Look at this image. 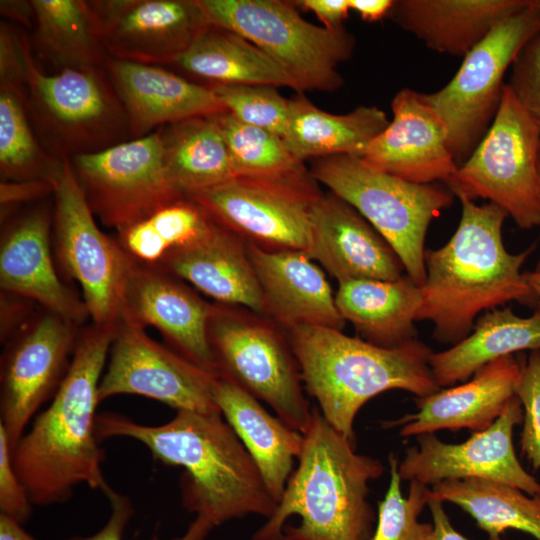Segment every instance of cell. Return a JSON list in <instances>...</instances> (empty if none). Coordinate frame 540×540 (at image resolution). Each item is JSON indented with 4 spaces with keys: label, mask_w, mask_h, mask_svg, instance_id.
<instances>
[{
    "label": "cell",
    "mask_w": 540,
    "mask_h": 540,
    "mask_svg": "<svg viewBox=\"0 0 540 540\" xmlns=\"http://www.w3.org/2000/svg\"><path fill=\"white\" fill-rule=\"evenodd\" d=\"M212 396L278 503L296 466L303 433L271 415L257 398L226 376L215 378Z\"/></svg>",
    "instance_id": "4316f807"
},
{
    "label": "cell",
    "mask_w": 540,
    "mask_h": 540,
    "mask_svg": "<svg viewBox=\"0 0 540 540\" xmlns=\"http://www.w3.org/2000/svg\"><path fill=\"white\" fill-rule=\"evenodd\" d=\"M427 506L430 509L435 530L434 540H469L453 527L442 501L430 496Z\"/></svg>",
    "instance_id": "7dc6e473"
},
{
    "label": "cell",
    "mask_w": 540,
    "mask_h": 540,
    "mask_svg": "<svg viewBox=\"0 0 540 540\" xmlns=\"http://www.w3.org/2000/svg\"><path fill=\"white\" fill-rule=\"evenodd\" d=\"M214 219L196 201L178 197L117 232V241L138 264L156 266L171 251L201 235Z\"/></svg>",
    "instance_id": "d590c367"
},
{
    "label": "cell",
    "mask_w": 540,
    "mask_h": 540,
    "mask_svg": "<svg viewBox=\"0 0 540 540\" xmlns=\"http://www.w3.org/2000/svg\"><path fill=\"white\" fill-rule=\"evenodd\" d=\"M338 283L348 280H396L405 271L387 240L350 204L322 194L311 215L306 253Z\"/></svg>",
    "instance_id": "7402d4cb"
},
{
    "label": "cell",
    "mask_w": 540,
    "mask_h": 540,
    "mask_svg": "<svg viewBox=\"0 0 540 540\" xmlns=\"http://www.w3.org/2000/svg\"><path fill=\"white\" fill-rule=\"evenodd\" d=\"M388 463L389 485L384 498L378 503L376 527L369 540H434L433 524L418 519L430 500V487L411 481L408 496L404 497L399 459L390 453Z\"/></svg>",
    "instance_id": "f35d334b"
},
{
    "label": "cell",
    "mask_w": 540,
    "mask_h": 540,
    "mask_svg": "<svg viewBox=\"0 0 540 540\" xmlns=\"http://www.w3.org/2000/svg\"><path fill=\"white\" fill-rule=\"evenodd\" d=\"M1 13L27 27H33L34 15L30 1H1Z\"/></svg>",
    "instance_id": "681fc988"
},
{
    "label": "cell",
    "mask_w": 540,
    "mask_h": 540,
    "mask_svg": "<svg viewBox=\"0 0 540 540\" xmlns=\"http://www.w3.org/2000/svg\"><path fill=\"white\" fill-rule=\"evenodd\" d=\"M393 0H349L351 10L356 11L365 21H378L389 15Z\"/></svg>",
    "instance_id": "c3c4849f"
},
{
    "label": "cell",
    "mask_w": 540,
    "mask_h": 540,
    "mask_svg": "<svg viewBox=\"0 0 540 540\" xmlns=\"http://www.w3.org/2000/svg\"><path fill=\"white\" fill-rule=\"evenodd\" d=\"M32 505L13 465L7 432L0 423V514L23 524L31 515Z\"/></svg>",
    "instance_id": "7bdbcfd3"
},
{
    "label": "cell",
    "mask_w": 540,
    "mask_h": 540,
    "mask_svg": "<svg viewBox=\"0 0 540 540\" xmlns=\"http://www.w3.org/2000/svg\"><path fill=\"white\" fill-rule=\"evenodd\" d=\"M109 57L174 64L209 26L198 0H95Z\"/></svg>",
    "instance_id": "ac0fdd59"
},
{
    "label": "cell",
    "mask_w": 540,
    "mask_h": 540,
    "mask_svg": "<svg viewBox=\"0 0 540 540\" xmlns=\"http://www.w3.org/2000/svg\"><path fill=\"white\" fill-rule=\"evenodd\" d=\"M458 199L456 231L442 247L425 252L426 279L417 315V321L433 323L434 339L452 345L472 332L482 311L511 301L540 305L521 272L535 245L510 253L502 238L506 211L491 202L477 205L465 196Z\"/></svg>",
    "instance_id": "3957f363"
},
{
    "label": "cell",
    "mask_w": 540,
    "mask_h": 540,
    "mask_svg": "<svg viewBox=\"0 0 540 540\" xmlns=\"http://www.w3.org/2000/svg\"><path fill=\"white\" fill-rule=\"evenodd\" d=\"M540 31V18L530 4L501 21L463 59L440 90L424 94L447 130L448 147L459 165L475 150L499 109L503 78L524 44Z\"/></svg>",
    "instance_id": "8fae6325"
},
{
    "label": "cell",
    "mask_w": 540,
    "mask_h": 540,
    "mask_svg": "<svg viewBox=\"0 0 540 540\" xmlns=\"http://www.w3.org/2000/svg\"><path fill=\"white\" fill-rule=\"evenodd\" d=\"M105 496L111 505V515L106 524L95 534L87 537H73L69 540H123V533L128 521L133 515L130 500L110 489ZM214 526L204 518L195 517L185 533L173 540H207ZM152 540H157L153 538Z\"/></svg>",
    "instance_id": "ee69618b"
},
{
    "label": "cell",
    "mask_w": 540,
    "mask_h": 540,
    "mask_svg": "<svg viewBox=\"0 0 540 540\" xmlns=\"http://www.w3.org/2000/svg\"><path fill=\"white\" fill-rule=\"evenodd\" d=\"M322 194L311 173L303 169L274 177L234 176L187 197L250 243L307 253L312 210Z\"/></svg>",
    "instance_id": "4fadbf2b"
},
{
    "label": "cell",
    "mask_w": 540,
    "mask_h": 540,
    "mask_svg": "<svg viewBox=\"0 0 540 540\" xmlns=\"http://www.w3.org/2000/svg\"><path fill=\"white\" fill-rule=\"evenodd\" d=\"M42 56L63 69L105 67L109 58L90 1L31 0Z\"/></svg>",
    "instance_id": "836d02e7"
},
{
    "label": "cell",
    "mask_w": 540,
    "mask_h": 540,
    "mask_svg": "<svg viewBox=\"0 0 540 540\" xmlns=\"http://www.w3.org/2000/svg\"><path fill=\"white\" fill-rule=\"evenodd\" d=\"M158 266L134 262L121 306L120 321L156 328L171 348L202 369L219 375L210 345L214 304Z\"/></svg>",
    "instance_id": "d6986e66"
},
{
    "label": "cell",
    "mask_w": 540,
    "mask_h": 540,
    "mask_svg": "<svg viewBox=\"0 0 540 540\" xmlns=\"http://www.w3.org/2000/svg\"><path fill=\"white\" fill-rule=\"evenodd\" d=\"M115 328L92 323L79 332L51 404L12 450L13 465L33 505L65 502L80 484L104 494L111 489L102 470L96 407Z\"/></svg>",
    "instance_id": "7a4b0ae2"
},
{
    "label": "cell",
    "mask_w": 540,
    "mask_h": 540,
    "mask_svg": "<svg viewBox=\"0 0 540 540\" xmlns=\"http://www.w3.org/2000/svg\"><path fill=\"white\" fill-rule=\"evenodd\" d=\"M210 24L247 39L278 63L294 90L331 92L343 85L339 65L355 47L344 28L306 21L293 2L281 0H198Z\"/></svg>",
    "instance_id": "ba28073f"
},
{
    "label": "cell",
    "mask_w": 540,
    "mask_h": 540,
    "mask_svg": "<svg viewBox=\"0 0 540 540\" xmlns=\"http://www.w3.org/2000/svg\"><path fill=\"white\" fill-rule=\"evenodd\" d=\"M286 331L305 390L327 422L355 444V418L373 397L390 390L425 397L441 389L430 367L433 351L418 338L386 348L329 327Z\"/></svg>",
    "instance_id": "5b68a950"
},
{
    "label": "cell",
    "mask_w": 540,
    "mask_h": 540,
    "mask_svg": "<svg viewBox=\"0 0 540 540\" xmlns=\"http://www.w3.org/2000/svg\"><path fill=\"white\" fill-rule=\"evenodd\" d=\"M0 540H36L19 522L0 514Z\"/></svg>",
    "instance_id": "f907efd6"
},
{
    "label": "cell",
    "mask_w": 540,
    "mask_h": 540,
    "mask_svg": "<svg viewBox=\"0 0 540 540\" xmlns=\"http://www.w3.org/2000/svg\"><path fill=\"white\" fill-rule=\"evenodd\" d=\"M105 69L126 111L132 139L171 123L225 111L210 86L158 65L109 57Z\"/></svg>",
    "instance_id": "d4e9b609"
},
{
    "label": "cell",
    "mask_w": 540,
    "mask_h": 540,
    "mask_svg": "<svg viewBox=\"0 0 540 540\" xmlns=\"http://www.w3.org/2000/svg\"><path fill=\"white\" fill-rule=\"evenodd\" d=\"M530 0H397L389 13L402 29L438 53L464 57Z\"/></svg>",
    "instance_id": "83f0119b"
},
{
    "label": "cell",
    "mask_w": 540,
    "mask_h": 540,
    "mask_svg": "<svg viewBox=\"0 0 540 540\" xmlns=\"http://www.w3.org/2000/svg\"><path fill=\"white\" fill-rule=\"evenodd\" d=\"M162 148L167 178L185 196L234 177L227 145L213 115L163 126Z\"/></svg>",
    "instance_id": "d6a6232c"
},
{
    "label": "cell",
    "mask_w": 540,
    "mask_h": 540,
    "mask_svg": "<svg viewBox=\"0 0 540 540\" xmlns=\"http://www.w3.org/2000/svg\"><path fill=\"white\" fill-rule=\"evenodd\" d=\"M62 160L49 155L39 143L26 112L25 94L0 88L1 181L53 182Z\"/></svg>",
    "instance_id": "8d00e7d4"
},
{
    "label": "cell",
    "mask_w": 540,
    "mask_h": 540,
    "mask_svg": "<svg viewBox=\"0 0 540 540\" xmlns=\"http://www.w3.org/2000/svg\"><path fill=\"white\" fill-rule=\"evenodd\" d=\"M53 214L41 205L9 224L1 236L0 285L3 291L35 301L78 326L90 317L82 298L60 279L53 263Z\"/></svg>",
    "instance_id": "44dd1931"
},
{
    "label": "cell",
    "mask_w": 540,
    "mask_h": 540,
    "mask_svg": "<svg viewBox=\"0 0 540 540\" xmlns=\"http://www.w3.org/2000/svg\"><path fill=\"white\" fill-rule=\"evenodd\" d=\"M263 295L265 314L286 330L321 326L343 330L335 294L321 268L303 251L247 243Z\"/></svg>",
    "instance_id": "cb8c5ba5"
},
{
    "label": "cell",
    "mask_w": 540,
    "mask_h": 540,
    "mask_svg": "<svg viewBox=\"0 0 540 540\" xmlns=\"http://www.w3.org/2000/svg\"><path fill=\"white\" fill-rule=\"evenodd\" d=\"M389 122L386 113L376 106H359L347 114L336 115L321 110L299 94L290 99L283 140L301 162L333 155L360 157Z\"/></svg>",
    "instance_id": "4dcf8cb0"
},
{
    "label": "cell",
    "mask_w": 540,
    "mask_h": 540,
    "mask_svg": "<svg viewBox=\"0 0 540 540\" xmlns=\"http://www.w3.org/2000/svg\"><path fill=\"white\" fill-rule=\"evenodd\" d=\"M79 331L46 311L9 343L1 361L0 423L13 450L34 414L59 389Z\"/></svg>",
    "instance_id": "e0dca14e"
},
{
    "label": "cell",
    "mask_w": 540,
    "mask_h": 540,
    "mask_svg": "<svg viewBox=\"0 0 540 540\" xmlns=\"http://www.w3.org/2000/svg\"><path fill=\"white\" fill-rule=\"evenodd\" d=\"M507 84L520 104L540 121V31L518 52Z\"/></svg>",
    "instance_id": "b9f144b4"
},
{
    "label": "cell",
    "mask_w": 540,
    "mask_h": 540,
    "mask_svg": "<svg viewBox=\"0 0 540 540\" xmlns=\"http://www.w3.org/2000/svg\"><path fill=\"white\" fill-rule=\"evenodd\" d=\"M446 185L498 205L522 229L540 226V121L507 83L492 124Z\"/></svg>",
    "instance_id": "9c48e42d"
},
{
    "label": "cell",
    "mask_w": 540,
    "mask_h": 540,
    "mask_svg": "<svg viewBox=\"0 0 540 540\" xmlns=\"http://www.w3.org/2000/svg\"><path fill=\"white\" fill-rule=\"evenodd\" d=\"M226 111L240 121L266 129L283 138L290 110V99L275 87L257 85H211Z\"/></svg>",
    "instance_id": "ab89813d"
},
{
    "label": "cell",
    "mask_w": 540,
    "mask_h": 540,
    "mask_svg": "<svg viewBox=\"0 0 540 540\" xmlns=\"http://www.w3.org/2000/svg\"><path fill=\"white\" fill-rule=\"evenodd\" d=\"M516 396L523 408L520 446L534 470L540 469V350L522 360Z\"/></svg>",
    "instance_id": "60d3db41"
},
{
    "label": "cell",
    "mask_w": 540,
    "mask_h": 540,
    "mask_svg": "<svg viewBox=\"0 0 540 540\" xmlns=\"http://www.w3.org/2000/svg\"><path fill=\"white\" fill-rule=\"evenodd\" d=\"M218 375L197 366L146 334L145 328L119 321L106 372L98 388L99 403L115 395L154 399L176 411H219L212 396Z\"/></svg>",
    "instance_id": "9a60e30c"
},
{
    "label": "cell",
    "mask_w": 540,
    "mask_h": 540,
    "mask_svg": "<svg viewBox=\"0 0 540 540\" xmlns=\"http://www.w3.org/2000/svg\"><path fill=\"white\" fill-rule=\"evenodd\" d=\"M532 6L540 18V0H532Z\"/></svg>",
    "instance_id": "f5cc1de1"
},
{
    "label": "cell",
    "mask_w": 540,
    "mask_h": 540,
    "mask_svg": "<svg viewBox=\"0 0 540 540\" xmlns=\"http://www.w3.org/2000/svg\"><path fill=\"white\" fill-rule=\"evenodd\" d=\"M213 118L227 145L234 176L274 177L306 169L279 135L246 124L226 110Z\"/></svg>",
    "instance_id": "74e56055"
},
{
    "label": "cell",
    "mask_w": 540,
    "mask_h": 540,
    "mask_svg": "<svg viewBox=\"0 0 540 540\" xmlns=\"http://www.w3.org/2000/svg\"><path fill=\"white\" fill-rule=\"evenodd\" d=\"M98 440L126 437L142 443L153 458L183 467V507L214 528L234 519H268L277 503L253 459L221 413L180 410L168 422L151 426L114 412L96 418Z\"/></svg>",
    "instance_id": "6da1fadb"
},
{
    "label": "cell",
    "mask_w": 540,
    "mask_h": 540,
    "mask_svg": "<svg viewBox=\"0 0 540 540\" xmlns=\"http://www.w3.org/2000/svg\"><path fill=\"white\" fill-rule=\"evenodd\" d=\"M53 185L54 247L58 263L79 284L92 323L116 327L134 261L116 238L98 227L69 159L62 160Z\"/></svg>",
    "instance_id": "7c38bea8"
},
{
    "label": "cell",
    "mask_w": 540,
    "mask_h": 540,
    "mask_svg": "<svg viewBox=\"0 0 540 540\" xmlns=\"http://www.w3.org/2000/svg\"><path fill=\"white\" fill-rule=\"evenodd\" d=\"M212 85L294 88L282 67L256 45L220 26H209L174 63Z\"/></svg>",
    "instance_id": "1f68e13d"
},
{
    "label": "cell",
    "mask_w": 540,
    "mask_h": 540,
    "mask_svg": "<svg viewBox=\"0 0 540 540\" xmlns=\"http://www.w3.org/2000/svg\"><path fill=\"white\" fill-rule=\"evenodd\" d=\"M524 350H540V307L529 317L496 308L477 318L472 332L447 350L434 352L430 367L440 388L469 380L484 365Z\"/></svg>",
    "instance_id": "f546056e"
},
{
    "label": "cell",
    "mask_w": 540,
    "mask_h": 540,
    "mask_svg": "<svg viewBox=\"0 0 540 540\" xmlns=\"http://www.w3.org/2000/svg\"><path fill=\"white\" fill-rule=\"evenodd\" d=\"M535 270H540V259H539V261H538V264H537V266H536V269H535Z\"/></svg>",
    "instance_id": "db71d44e"
},
{
    "label": "cell",
    "mask_w": 540,
    "mask_h": 540,
    "mask_svg": "<svg viewBox=\"0 0 540 540\" xmlns=\"http://www.w3.org/2000/svg\"><path fill=\"white\" fill-rule=\"evenodd\" d=\"M383 471L313 407L285 490L252 540H369L377 519L369 487Z\"/></svg>",
    "instance_id": "277c9868"
},
{
    "label": "cell",
    "mask_w": 540,
    "mask_h": 540,
    "mask_svg": "<svg viewBox=\"0 0 540 540\" xmlns=\"http://www.w3.org/2000/svg\"><path fill=\"white\" fill-rule=\"evenodd\" d=\"M522 360L513 355L498 358L480 368L460 385L416 397L417 411L384 423L400 427L403 437L435 433L439 430L487 429L499 418L512 397L521 374Z\"/></svg>",
    "instance_id": "603a6c76"
},
{
    "label": "cell",
    "mask_w": 540,
    "mask_h": 540,
    "mask_svg": "<svg viewBox=\"0 0 540 540\" xmlns=\"http://www.w3.org/2000/svg\"><path fill=\"white\" fill-rule=\"evenodd\" d=\"M25 71L26 112L39 143L52 157L70 159L132 139L105 67L45 74L26 40Z\"/></svg>",
    "instance_id": "8992f818"
},
{
    "label": "cell",
    "mask_w": 540,
    "mask_h": 540,
    "mask_svg": "<svg viewBox=\"0 0 540 540\" xmlns=\"http://www.w3.org/2000/svg\"><path fill=\"white\" fill-rule=\"evenodd\" d=\"M524 277L533 293L540 300V270L524 272Z\"/></svg>",
    "instance_id": "816d5d0a"
},
{
    "label": "cell",
    "mask_w": 540,
    "mask_h": 540,
    "mask_svg": "<svg viewBox=\"0 0 540 540\" xmlns=\"http://www.w3.org/2000/svg\"><path fill=\"white\" fill-rule=\"evenodd\" d=\"M421 289L407 275L396 280L358 279L339 283L337 309L362 339L392 348L417 338Z\"/></svg>",
    "instance_id": "f1b7e54d"
},
{
    "label": "cell",
    "mask_w": 540,
    "mask_h": 540,
    "mask_svg": "<svg viewBox=\"0 0 540 540\" xmlns=\"http://www.w3.org/2000/svg\"><path fill=\"white\" fill-rule=\"evenodd\" d=\"M293 3L314 13L328 29L343 27L351 10L349 0H300Z\"/></svg>",
    "instance_id": "bcb514c9"
},
{
    "label": "cell",
    "mask_w": 540,
    "mask_h": 540,
    "mask_svg": "<svg viewBox=\"0 0 540 540\" xmlns=\"http://www.w3.org/2000/svg\"><path fill=\"white\" fill-rule=\"evenodd\" d=\"M209 339L219 375L267 404L293 429L305 432L312 408L286 336L268 322L216 303Z\"/></svg>",
    "instance_id": "30bf717a"
},
{
    "label": "cell",
    "mask_w": 540,
    "mask_h": 540,
    "mask_svg": "<svg viewBox=\"0 0 540 540\" xmlns=\"http://www.w3.org/2000/svg\"><path fill=\"white\" fill-rule=\"evenodd\" d=\"M1 205L32 201L54 192L49 180L1 181Z\"/></svg>",
    "instance_id": "f6af8a7d"
},
{
    "label": "cell",
    "mask_w": 540,
    "mask_h": 540,
    "mask_svg": "<svg viewBox=\"0 0 540 540\" xmlns=\"http://www.w3.org/2000/svg\"><path fill=\"white\" fill-rule=\"evenodd\" d=\"M310 173L387 240L406 274L421 287L426 279L427 230L452 204L453 193L434 183H412L376 170L352 155L316 159Z\"/></svg>",
    "instance_id": "52a82bcc"
},
{
    "label": "cell",
    "mask_w": 540,
    "mask_h": 540,
    "mask_svg": "<svg viewBox=\"0 0 540 540\" xmlns=\"http://www.w3.org/2000/svg\"><path fill=\"white\" fill-rule=\"evenodd\" d=\"M523 421V408L515 395L487 429L474 432L466 441L450 444L434 433L417 436L399 461L402 480L433 486L445 480L484 479L505 483L529 495L540 494V482L519 462L514 428Z\"/></svg>",
    "instance_id": "2e32d148"
},
{
    "label": "cell",
    "mask_w": 540,
    "mask_h": 540,
    "mask_svg": "<svg viewBox=\"0 0 540 540\" xmlns=\"http://www.w3.org/2000/svg\"><path fill=\"white\" fill-rule=\"evenodd\" d=\"M431 498L450 502L468 513L489 540H501L508 530L540 540V494L484 479L445 480L430 487Z\"/></svg>",
    "instance_id": "e575fe53"
},
{
    "label": "cell",
    "mask_w": 540,
    "mask_h": 540,
    "mask_svg": "<svg viewBox=\"0 0 540 540\" xmlns=\"http://www.w3.org/2000/svg\"><path fill=\"white\" fill-rule=\"evenodd\" d=\"M224 305L265 314L247 243L217 221L191 242L168 253L158 265Z\"/></svg>",
    "instance_id": "484cf974"
},
{
    "label": "cell",
    "mask_w": 540,
    "mask_h": 540,
    "mask_svg": "<svg viewBox=\"0 0 540 540\" xmlns=\"http://www.w3.org/2000/svg\"><path fill=\"white\" fill-rule=\"evenodd\" d=\"M69 160L94 216L116 232L185 196L167 178L162 127L144 137Z\"/></svg>",
    "instance_id": "5bb4252c"
},
{
    "label": "cell",
    "mask_w": 540,
    "mask_h": 540,
    "mask_svg": "<svg viewBox=\"0 0 540 540\" xmlns=\"http://www.w3.org/2000/svg\"><path fill=\"white\" fill-rule=\"evenodd\" d=\"M393 119L359 157L368 166L417 184L447 182L458 170L446 127L424 94L404 88L391 101Z\"/></svg>",
    "instance_id": "ffe728a7"
}]
</instances>
